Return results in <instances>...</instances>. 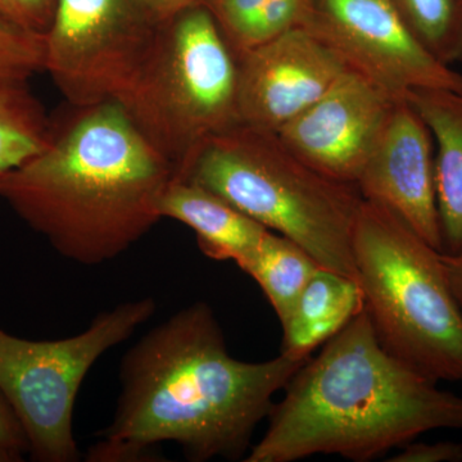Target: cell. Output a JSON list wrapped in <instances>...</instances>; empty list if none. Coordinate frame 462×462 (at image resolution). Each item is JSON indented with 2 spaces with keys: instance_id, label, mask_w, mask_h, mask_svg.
I'll list each match as a JSON object with an SVG mask.
<instances>
[{
  "instance_id": "obj_1",
  "label": "cell",
  "mask_w": 462,
  "mask_h": 462,
  "mask_svg": "<svg viewBox=\"0 0 462 462\" xmlns=\"http://www.w3.org/2000/svg\"><path fill=\"white\" fill-rule=\"evenodd\" d=\"M306 360H238L212 307L191 303L127 349L114 418L85 460L154 461L167 442L193 462L245 460L273 397Z\"/></svg>"
},
{
  "instance_id": "obj_2",
  "label": "cell",
  "mask_w": 462,
  "mask_h": 462,
  "mask_svg": "<svg viewBox=\"0 0 462 462\" xmlns=\"http://www.w3.org/2000/svg\"><path fill=\"white\" fill-rule=\"evenodd\" d=\"M69 106L44 147L0 176V199L58 254L98 266L156 226L175 171L117 100Z\"/></svg>"
},
{
  "instance_id": "obj_3",
  "label": "cell",
  "mask_w": 462,
  "mask_h": 462,
  "mask_svg": "<svg viewBox=\"0 0 462 462\" xmlns=\"http://www.w3.org/2000/svg\"><path fill=\"white\" fill-rule=\"evenodd\" d=\"M245 462L316 455L369 462L438 430H462V397L389 354L369 315L355 316L298 367Z\"/></svg>"
},
{
  "instance_id": "obj_4",
  "label": "cell",
  "mask_w": 462,
  "mask_h": 462,
  "mask_svg": "<svg viewBox=\"0 0 462 462\" xmlns=\"http://www.w3.org/2000/svg\"><path fill=\"white\" fill-rule=\"evenodd\" d=\"M178 179L214 191L324 269L358 282L354 234L363 196L307 165L278 134L236 125L208 139Z\"/></svg>"
},
{
  "instance_id": "obj_5",
  "label": "cell",
  "mask_w": 462,
  "mask_h": 462,
  "mask_svg": "<svg viewBox=\"0 0 462 462\" xmlns=\"http://www.w3.org/2000/svg\"><path fill=\"white\" fill-rule=\"evenodd\" d=\"M354 257L380 345L434 382L462 383V310L442 251L387 207L364 199Z\"/></svg>"
},
{
  "instance_id": "obj_6",
  "label": "cell",
  "mask_w": 462,
  "mask_h": 462,
  "mask_svg": "<svg viewBox=\"0 0 462 462\" xmlns=\"http://www.w3.org/2000/svg\"><path fill=\"white\" fill-rule=\"evenodd\" d=\"M120 103L175 178L208 139L240 124L236 58L205 5L158 26Z\"/></svg>"
},
{
  "instance_id": "obj_7",
  "label": "cell",
  "mask_w": 462,
  "mask_h": 462,
  "mask_svg": "<svg viewBox=\"0 0 462 462\" xmlns=\"http://www.w3.org/2000/svg\"><path fill=\"white\" fill-rule=\"evenodd\" d=\"M156 311L153 297L127 300L99 312L81 333L57 340L18 338L0 329V391L23 424L33 461L80 460L74 409L84 379Z\"/></svg>"
},
{
  "instance_id": "obj_8",
  "label": "cell",
  "mask_w": 462,
  "mask_h": 462,
  "mask_svg": "<svg viewBox=\"0 0 462 462\" xmlns=\"http://www.w3.org/2000/svg\"><path fill=\"white\" fill-rule=\"evenodd\" d=\"M158 26L132 0H57L45 33V71L69 105L120 102Z\"/></svg>"
},
{
  "instance_id": "obj_9",
  "label": "cell",
  "mask_w": 462,
  "mask_h": 462,
  "mask_svg": "<svg viewBox=\"0 0 462 462\" xmlns=\"http://www.w3.org/2000/svg\"><path fill=\"white\" fill-rule=\"evenodd\" d=\"M300 27L392 98L415 89L462 93V75L425 50L387 0H312Z\"/></svg>"
},
{
  "instance_id": "obj_10",
  "label": "cell",
  "mask_w": 462,
  "mask_h": 462,
  "mask_svg": "<svg viewBox=\"0 0 462 462\" xmlns=\"http://www.w3.org/2000/svg\"><path fill=\"white\" fill-rule=\"evenodd\" d=\"M396 100L364 75L346 69L324 96L276 134L312 169L356 185Z\"/></svg>"
},
{
  "instance_id": "obj_11",
  "label": "cell",
  "mask_w": 462,
  "mask_h": 462,
  "mask_svg": "<svg viewBox=\"0 0 462 462\" xmlns=\"http://www.w3.org/2000/svg\"><path fill=\"white\" fill-rule=\"evenodd\" d=\"M240 124L279 132L324 96L345 60L305 27L236 56Z\"/></svg>"
},
{
  "instance_id": "obj_12",
  "label": "cell",
  "mask_w": 462,
  "mask_h": 462,
  "mask_svg": "<svg viewBox=\"0 0 462 462\" xmlns=\"http://www.w3.org/2000/svg\"><path fill=\"white\" fill-rule=\"evenodd\" d=\"M365 200L387 207L443 251L433 135L407 99H398L382 138L356 182Z\"/></svg>"
},
{
  "instance_id": "obj_13",
  "label": "cell",
  "mask_w": 462,
  "mask_h": 462,
  "mask_svg": "<svg viewBox=\"0 0 462 462\" xmlns=\"http://www.w3.org/2000/svg\"><path fill=\"white\" fill-rule=\"evenodd\" d=\"M45 71V35L0 18V176L38 153L51 127L32 89Z\"/></svg>"
},
{
  "instance_id": "obj_14",
  "label": "cell",
  "mask_w": 462,
  "mask_h": 462,
  "mask_svg": "<svg viewBox=\"0 0 462 462\" xmlns=\"http://www.w3.org/2000/svg\"><path fill=\"white\" fill-rule=\"evenodd\" d=\"M160 215L187 225L196 233L202 254L240 267L266 236V227L243 214L214 191L173 178L160 200Z\"/></svg>"
},
{
  "instance_id": "obj_15",
  "label": "cell",
  "mask_w": 462,
  "mask_h": 462,
  "mask_svg": "<svg viewBox=\"0 0 462 462\" xmlns=\"http://www.w3.org/2000/svg\"><path fill=\"white\" fill-rule=\"evenodd\" d=\"M406 99L437 142L436 191L445 254L462 252V93L415 89Z\"/></svg>"
},
{
  "instance_id": "obj_16",
  "label": "cell",
  "mask_w": 462,
  "mask_h": 462,
  "mask_svg": "<svg viewBox=\"0 0 462 462\" xmlns=\"http://www.w3.org/2000/svg\"><path fill=\"white\" fill-rule=\"evenodd\" d=\"M364 307L360 282L320 267L282 324V354L294 360H306L336 337Z\"/></svg>"
},
{
  "instance_id": "obj_17",
  "label": "cell",
  "mask_w": 462,
  "mask_h": 462,
  "mask_svg": "<svg viewBox=\"0 0 462 462\" xmlns=\"http://www.w3.org/2000/svg\"><path fill=\"white\" fill-rule=\"evenodd\" d=\"M312 0H205L234 56L302 26Z\"/></svg>"
},
{
  "instance_id": "obj_18",
  "label": "cell",
  "mask_w": 462,
  "mask_h": 462,
  "mask_svg": "<svg viewBox=\"0 0 462 462\" xmlns=\"http://www.w3.org/2000/svg\"><path fill=\"white\" fill-rule=\"evenodd\" d=\"M320 267L305 249L269 230L254 254L239 269L260 285L282 325L307 282Z\"/></svg>"
},
{
  "instance_id": "obj_19",
  "label": "cell",
  "mask_w": 462,
  "mask_h": 462,
  "mask_svg": "<svg viewBox=\"0 0 462 462\" xmlns=\"http://www.w3.org/2000/svg\"><path fill=\"white\" fill-rule=\"evenodd\" d=\"M398 17L437 60H462L461 0H387Z\"/></svg>"
},
{
  "instance_id": "obj_20",
  "label": "cell",
  "mask_w": 462,
  "mask_h": 462,
  "mask_svg": "<svg viewBox=\"0 0 462 462\" xmlns=\"http://www.w3.org/2000/svg\"><path fill=\"white\" fill-rule=\"evenodd\" d=\"M57 0H0V18L29 32L47 33Z\"/></svg>"
},
{
  "instance_id": "obj_21",
  "label": "cell",
  "mask_w": 462,
  "mask_h": 462,
  "mask_svg": "<svg viewBox=\"0 0 462 462\" xmlns=\"http://www.w3.org/2000/svg\"><path fill=\"white\" fill-rule=\"evenodd\" d=\"M29 454V440L20 419L0 391V462L23 461Z\"/></svg>"
},
{
  "instance_id": "obj_22",
  "label": "cell",
  "mask_w": 462,
  "mask_h": 462,
  "mask_svg": "<svg viewBox=\"0 0 462 462\" xmlns=\"http://www.w3.org/2000/svg\"><path fill=\"white\" fill-rule=\"evenodd\" d=\"M398 454L392 456L389 462H462L461 443L448 442H410L401 447Z\"/></svg>"
},
{
  "instance_id": "obj_23",
  "label": "cell",
  "mask_w": 462,
  "mask_h": 462,
  "mask_svg": "<svg viewBox=\"0 0 462 462\" xmlns=\"http://www.w3.org/2000/svg\"><path fill=\"white\" fill-rule=\"evenodd\" d=\"M156 25H162L184 9L203 5L205 0H132Z\"/></svg>"
},
{
  "instance_id": "obj_24",
  "label": "cell",
  "mask_w": 462,
  "mask_h": 462,
  "mask_svg": "<svg viewBox=\"0 0 462 462\" xmlns=\"http://www.w3.org/2000/svg\"><path fill=\"white\" fill-rule=\"evenodd\" d=\"M442 254L449 287L462 310V252L456 254L442 252Z\"/></svg>"
},
{
  "instance_id": "obj_25",
  "label": "cell",
  "mask_w": 462,
  "mask_h": 462,
  "mask_svg": "<svg viewBox=\"0 0 462 462\" xmlns=\"http://www.w3.org/2000/svg\"><path fill=\"white\" fill-rule=\"evenodd\" d=\"M461 3H462V0H461Z\"/></svg>"
}]
</instances>
